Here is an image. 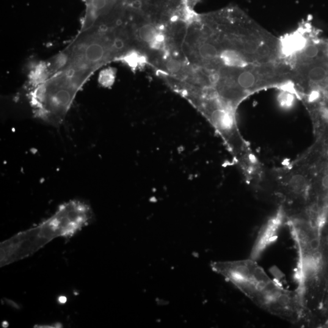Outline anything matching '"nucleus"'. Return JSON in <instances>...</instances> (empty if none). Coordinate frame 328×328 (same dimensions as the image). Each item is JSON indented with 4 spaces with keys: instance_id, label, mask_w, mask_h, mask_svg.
<instances>
[{
    "instance_id": "obj_12",
    "label": "nucleus",
    "mask_w": 328,
    "mask_h": 328,
    "mask_svg": "<svg viewBox=\"0 0 328 328\" xmlns=\"http://www.w3.org/2000/svg\"><path fill=\"white\" fill-rule=\"evenodd\" d=\"M327 76V71L322 67H316L312 69L309 73L311 81L318 82L323 81Z\"/></svg>"
},
{
    "instance_id": "obj_9",
    "label": "nucleus",
    "mask_w": 328,
    "mask_h": 328,
    "mask_svg": "<svg viewBox=\"0 0 328 328\" xmlns=\"http://www.w3.org/2000/svg\"><path fill=\"white\" fill-rule=\"evenodd\" d=\"M164 67L172 76H182L187 72L183 62L175 57H169L164 63Z\"/></svg>"
},
{
    "instance_id": "obj_10",
    "label": "nucleus",
    "mask_w": 328,
    "mask_h": 328,
    "mask_svg": "<svg viewBox=\"0 0 328 328\" xmlns=\"http://www.w3.org/2000/svg\"><path fill=\"white\" fill-rule=\"evenodd\" d=\"M117 70L112 67L104 69L99 73V84L104 88H111L114 85L116 78Z\"/></svg>"
},
{
    "instance_id": "obj_11",
    "label": "nucleus",
    "mask_w": 328,
    "mask_h": 328,
    "mask_svg": "<svg viewBox=\"0 0 328 328\" xmlns=\"http://www.w3.org/2000/svg\"><path fill=\"white\" fill-rule=\"evenodd\" d=\"M237 85L242 89H249L255 84L256 78L249 71H243L239 74L236 79Z\"/></svg>"
},
{
    "instance_id": "obj_6",
    "label": "nucleus",
    "mask_w": 328,
    "mask_h": 328,
    "mask_svg": "<svg viewBox=\"0 0 328 328\" xmlns=\"http://www.w3.org/2000/svg\"><path fill=\"white\" fill-rule=\"evenodd\" d=\"M194 49L196 56L201 61L208 62L219 59L220 51L217 47L204 37L198 41Z\"/></svg>"
},
{
    "instance_id": "obj_3",
    "label": "nucleus",
    "mask_w": 328,
    "mask_h": 328,
    "mask_svg": "<svg viewBox=\"0 0 328 328\" xmlns=\"http://www.w3.org/2000/svg\"><path fill=\"white\" fill-rule=\"evenodd\" d=\"M93 217L92 208L84 201L62 204L48 219L1 242L0 266L29 258L55 239L71 238L90 224Z\"/></svg>"
},
{
    "instance_id": "obj_8",
    "label": "nucleus",
    "mask_w": 328,
    "mask_h": 328,
    "mask_svg": "<svg viewBox=\"0 0 328 328\" xmlns=\"http://www.w3.org/2000/svg\"><path fill=\"white\" fill-rule=\"evenodd\" d=\"M219 59L223 64L230 67H241L246 62L238 51L233 49H225L219 52Z\"/></svg>"
},
{
    "instance_id": "obj_15",
    "label": "nucleus",
    "mask_w": 328,
    "mask_h": 328,
    "mask_svg": "<svg viewBox=\"0 0 328 328\" xmlns=\"http://www.w3.org/2000/svg\"><path fill=\"white\" fill-rule=\"evenodd\" d=\"M269 49L267 46H259L257 49V53L260 56H266L269 54Z\"/></svg>"
},
{
    "instance_id": "obj_5",
    "label": "nucleus",
    "mask_w": 328,
    "mask_h": 328,
    "mask_svg": "<svg viewBox=\"0 0 328 328\" xmlns=\"http://www.w3.org/2000/svg\"><path fill=\"white\" fill-rule=\"evenodd\" d=\"M115 60L123 63L133 71L144 68L148 63L147 56L135 48H129Z\"/></svg>"
},
{
    "instance_id": "obj_7",
    "label": "nucleus",
    "mask_w": 328,
    "mask_h": 328,
    "mask_svg": "<svg viewBox=\"0 0 328 328\" xmlns=\"http://www.w3.org/2000/svg\"><path fill=\"white\" fill-rule=\"evenodd\" d=\"M310 328H328V288L318 310L313 316Z\"/></svg>"
},
{
    "instance_id": "obj_2",
    "label": "nucleus",
    "mask_w": 328,
    "mask_h": 328,
    "mask_svg": "<svg viewBox=\"0 0 328 328\" xmlns=\"http://www.w3.org/2000/svg\"><path fill=\"white\" fill-rule=\"evenodd\" d=\"M286 224L297 251L296 291L307 313L310 328L328 288V247L305 214L288 217Z\"/></svg>"
},
{
    "instance_id": "obj_13",
    "label": "nucleus",
    "mask_w": 328,
    "mask_h": 328,
    "mask_svg": "<svg viewBox=\"0 0 328 328\" xmlns=\"http://www.w3.org/2000/svg\"><path fill=\"white\" fill-rule=\"evenodd\" d=\"M305 41L300 37H294L291 38L288 41V48L289 50H296V49L301 48L304 45Z\"/></svg>"
},
{
    "instance_id": "obj_4",
    "label": "nucleus",
    "mask_w": 328,
    "mask_h": 328,
    "mask_svg": "<svg viewBox=\"0 0 328 328\" xmlns=\"http://www.w3.org/2000/svg\"><path fill=\"white\" fill-rule=\"evenodd\" d=\"M280 208L277 216L270 219L261 228L253 245L249 258L257 261L264 250L276 240L281 228L287 222L285 212L282 208Z\"/></svg>"
},
{
    "instance_id": "obj_1",
    "label": "nucleus",
    "mask_w": 328,
    "mask_h": 328,
    "mask_svg": "<svg viewBox=\"0 0 328 328\" xmlns=\"http://www.w3.org/2000/svg\"><path fill=\"white\" fill-rule=\"evenodd\" d=\"M211 268L238 288L250 301L294 326L307 327V315L296 289L272 279L255 260L212 262Z\"/></svg>"
},
{
    "instance_id": "obj_14",
    "label": "nucleus",
    "mask_w": 328,
    "mask_h": 328,
    "mask_svg": "<svg viewBox=\"0 0 328 328\" xmlns=\"http://www.w3.org/2000/svg\"><path fill=\"white\" fill-rule=\"evenodd\" d=\"M318 53V49L315 46L311 45L305 48V54L308 57H314Z\"/></svg>"
}]
</instances>
